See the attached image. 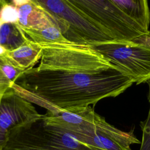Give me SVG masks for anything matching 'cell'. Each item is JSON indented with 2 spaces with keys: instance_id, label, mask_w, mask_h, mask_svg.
Here are the masks:
<instances>
[{
  "instance_id": "6da1fadb",
  "label": "cell",
  "mask_w": 150,
  "mask_h": 150,
  "mask_svg": "<svg viewBox=\"0 0 150 150\" xmlns=\"http://www.w3.org/2000/svg\"><path fill=\"white\" fill-rule=\"evenodd\" d=\"M133 84L115 68L86 74L33 67L21 73L11 88L29 101L54 113L94 105L103 98L119 96Z\"/></svg>"
},
{
  "instance_id": "7a4b0ae2",
  "label": "cell",
  "mask_w": 150,
  "mask_h": 150,
  "mask_svg": "<svg viewBox=\"0 0 150 150\" xmlns=\"http://www.w3.org/2000/svg\"><path fill=\"white\" fill-rule=\"evenodd\" d=\"M2 150H104L84 144L42 117L11 130Z\"/></svg>"
},
{
  "instance_id": "3957f363",
  "label": "cell",
  "mask_w": 150,
  "mask_h": 150,
  "mask_svg": "<svg viewBox=\"0 0 150 150\" xmlns=\"http://www.w3.org/2000/svg\"><path fill=\"white\" fill-rule=\"evenodd\" d=\"M42 54L39 70H57L86 74L100 73L115 68L92 47L76 43L39 45Z\"/></svg>"
},
{
  "instance_id": "277c9868",
  "label": "cell",
  "mask_w": 150,
  "mask_h": 150,
  "mask_svg": "<svg viewBox=\"0 0 150 150\" xmlns=\"http://www.w3.org/2000/svg\"><path fill=\"white\" fill-rule=\"evenodd\" d=\"M53 23L69 41L92 46L113 40L69 0H35Z\"/></svg>"
},
{
  "instance_id": "5b68a950",
  "label": "cell",
  "mask_w": 150,
  "mask_h": 150,
  "mask_svg": "<svg viewBox=\"0 0 150 150\" xmlns=\"http://www.w3.org/2000/svg\"><path fill=\"white\" fill-rule=\"evenodd\" d=\"M105 35L115 40L133 41L146 35L112 0H69Z\"/></svg>"
},
{
  "instance_id": "8992f818",
  "label": "cell",
  "mask_w": 150,
  "mask_h": 150,
  "mask_svg": "<svg viewBox=\"0 0 150 150\" xmlns=\"http://www.w3.org/2000/svg\"><path fill=\"white\" fill-rule=\"evenodd\" d=\"M134 83L150 80V47L134 41L111 40L90 46Z\"/></svg>"
},
{
  "instance_id": "52a82bcc",
  "label": "cell",
  "mask_w": 150,
  "mask_h": 150,
  "mask_svg": "<svg viewBox=\"0 0 150 150\" xmlns=\"http://www.w3.org/2000/svg\"><path fill=\"white\" fill-rule=\"evenodd\" d=\"M42 116L31 102L13 88H9L4 94L0 102V144L2 148L11 130L34 122Z\"/></svg>"
},
{
  "instance_id": "ba28073f",
  "label": "cell",
  "mask_w": 150,
  "mask_h": 150,
  "mask_svg": "<svg viewBox=\"0 0 150 150\" xmlns=\"http://www.w3.org/2000/svg\"><path fill=\"white\" fill-rule=\"evenodd\" d=\"M10 2L18 9V24L20 26L28 29H43L55 26L44 9L35 0H15Z\"/></svg>"
},
{
  "instance_id": "9c48e42d",
  "label": "cell",
  "mask_w": 150,
  "mask_h": 150,
  "mask_svg": "<svg viewBox=\"0 0 150 150\" xmlns=\"http://www.w3.org/2000/svg\"><path fill=\"white\" fill-rule=\"evenodd\" d=\"M41 54V47L29 39L19 48L5 53L13 66L23 71L33 68L40 59Z\"/></svg>"
},
{
  "instance_id": "30bf717a",
  "label": "cell",
  "mask_w": 150,
  "mask_h": 150,
  "mask_svg": "<svg viewBox=\"0 0 150 150\" xmlns=\"http://www.w3.org/2000/svg\"><path fill=\"white\" fill-rule=\"evenodd\" d=\"M146 33L150 35V10L146 0H112Z\"/></svg>"
},
{
  "instance_id": "8fae6325",
  "label": "cell",
  "mask_w": 150,
  "mask_h": 150,
  "mask_svg": "<svg viewBox=\"0 0 150 150\" xmlns=\"http://www.w3.org/2000/svg\"><path fill=\"white\" fill-rule=\"evenodd\" d=\"M28 40L18 23H4L0 26V46L6 52L19 48Z\"/></svg>"
},
{
  "instance_id": "7c38bea8",
  "label": "cell",
  "mask_w": 150,
  "mask_h": 150,
  "mask_svg": "<svg viewBox=\"0 0 150 150\" xmlns=\"http://www.w3.org/2000/svg\"><path fill=\"white\" fill-rule=\"evenodd\" d=\"M20 28L31 41L39 45L52 43H74L67 39L56 26H51L43 29H28L21 26Z\"/></svg>"
},
{
  "instance_id": "4fadbf2b",
  "label": "cell",
  "mask_w": 150,
  "mask_h": 150,
  "mask_svg": "<svg viewBox=\"0 0 150 150\" xmlns=\"http://www.w3.org/2000/svg\"><path fill=\"white\" fill-rule=\"evenodd\" d=\"M19 12L16 7L10 1L0 0V21L2 24L12 23H18Z\"/></svg>"
},
{
  "instance_id": "5bb4252c",
  "label": "cell",
  "mask_w": 150,
  "mask_h": 150,
  "mask_svg": "<svg viewBox=\"0 0 150 150\" xmlns=\"http://www.w3.org/2000/svg\"><path fill=\"white\" fill-rule=\"evenodd\" d=\"M146 83L149 87L148 99L149 103V109L146 119L140 123L142 131V138L139 150H150V80Z\"/></svg>"
},
{
  "instance_id": "9a60e30c",
  "label": "cell",
  "mask_w": 150,
  "mask_h": 150,
  "mask_svg": "<svg viewBox=\"0 0 150 150\" xmlns=\"http://www.w3.org/2000/svg\"><path fill=\"white\" fill-rule=\"evenodd\" d=\"M134 42L150 47V35H144L135 39Z\"/></svg>"
},
{
  "instance_id": "2e32d148",
  "label": "cell",
  "mask_w": 150,
  "mask_h": 150,
  "mask_svg": "<svg viewBox=\"0 0 150 150\" xmlns=\"http://www.w3.org/2000/svg\"><path fill=\"white\" fill-rule=\"evenodd\" d=\"M3 96V95H0V102H1V98H2V97ZM0 150H2V148L0 144Z\"/></svg>"
}]
</instances>
